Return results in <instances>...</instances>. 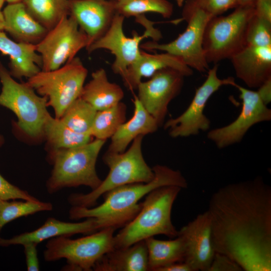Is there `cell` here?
I'll list each match as a JSON object with an SVG mask.
<instances>
[{
  "mask_svg": "<svg viewBox=\"0 0 271 271\" xmlns=\"http://www.w3.org/2000/svg\"><path fill=\"white\" fill-rule=\"evenodd\" d=\"M207 211L215 252L242 270H271V187L261 177L221 187Z\"/></svg>",
  "mask_w": 271,
  "mask_h": 271,
  "instance_id": "cell-1",
  "label": "cell"
},
{
  "mask_svg": "<svg viewBox=\"0 0 271 271\" xmlns=\"http://www.w3.org/2000/svg\"><path fill=\"white\" fill-rule=\"evenodd\" d=\"M88 74L79 58L75 57L54 70H41L28 79L27 83L37 94L47 98V106L60 118L66 109L80 96Z\"/></svg>",
  "mask_w": 271,
  "mask_h": 271,
  "instance_id": "cell-8",
  "label": "cell"
},
{
  "mask_svg": "<svg viewBox=\"0 0 271 271\" xmlns=\"http://www.w3.org/2000/svg\"><path fill=\"white\" fill-rule=\"evenodd\" d=\"M0 51L10 57L9 71L13 77L29 79L41 70V57L35 45L13 41L0 31Z\"/></svg>",
  "mask_w": 271,
  "mask_h": 271,
  "instance_id": "cell-21",
  "label": "cell"
},
{
  "mask_svg": "<svg viewBox=\"0 0 271 271\" xmlns=\"http://www.w3.org/2000/svg\"><path fill=\"white\" fill-rule=\"evenodd\" d=\"M143 136L132 142L126 151L120 153L106 152L102 160L109 168V173L96 189L86 194L73 193L68 198L72 206L90 208L96 204L98 198L117 187L137 183H148L155 176L153 169L146 162L142 153Z\"/></svg>",
  "mask_w": 271,
  "mask_h": 271,
  "instance_id": "cell-5",
  "label": "cell"
},
{
  "mask_svg": "<svg viewBox=\"0 0 271 271\" xmlns=\"http://www.w3.org/2000/svg\"><path fill=\"white\" fill-rule=\"evenodd\" d=\"M254 14L271 22V0H255Z\"/></svg>",
  "mask_w": 271,
  "mask_h": 271,
  "instance_id": "cell-38",
  "label": "cell"
},
{
  "mask_svg": "<svg viewBox=\"0 0 271 271\" xmlns=\"http://www.w3.org/2000/svg\"><path fill=\"white\" fill-rule=\"evenodd\" d=\"M105 142L95 139L80 147L49 151L48 159L53 169L46 182L48 193L80 186L92 190L98 187L102 180L97 174L96 163Z\"/></svg>",
  "mask_w": 271,
  "mask_h": 271,
  "instance_id": "cell-4",
  "label": "cell"
},
{
  "mask_svg": "<svg viewBox=\"0 0 271 271\" xmlns=\"http://www.w3.org/2000/svg\"><path fill=\"white\" fill-rule=\"evenodd\" d=\"M5 28L4 17L2 11H0V31H3Z\"/></svg>",
  "mask_w": 271,
  "mask_h": 271,
  "instance_id": "cell-42",
  "label": "cell"
},
{
  "mask_svg": "<svg viewBox=\"0 0 271 271\" xmlns=\"http://www.w3.org/2000/svg\"><path fill=\"white\" fill-rule=\"evenodd\" d=\"M0 199L35 201L38 199L27 191L11 184L0 174Z\"/></svg>",
  "mask_w": 271,
  "mask_h": 271,
  "instance_id": "cell-35",
  "label": "cell"
},
{
  "mask_svg": "<svg viewBox=\"0 0 271 271\" xmlns=\"http://www.w3.org/2000/svg\"><path fill=\"white\" fill-rule=\"evenodd\" d=\"M175 1L178 6L179 7H181L182 6H183L185 2V0H175Z\"/></svg>",
  "mask_w": 271,
  "mask_h": 271,
  "instance_id": "cell-43",
  "label": "cell"
},
{
  "mask_svg": "<svg viewBox=\"0 0 271 271\" xmlns=\"http://www.w3.org/2000/svg\"><path fill=\"white\" fill-rule=\"evenodd\" d=\"M170 68L180 72L184 76L193 74L192 69L180 58L169 53H148L141 50L138 58L120 75L125 87L137 89L143 77H151L157 71Z\"/></svg>",
  "mask_w": 271,
  "mask_h": 271,
  "instance_id": "cell-20",
  "label": "cell"
},
{
  "mask_svg": "<svg viewBox=\"0 0 271 271\" xmlns=\"http://www.w3.org/2000/svg\"><path fill=\"white\" fill-rule=\"evenodd\" d=\"M155 176L148 183H137L123 185L104 194L103 202L94 208L72 206L69 218L78 220L95 218L99 230L123 227L131 220L141 208L139 201L154 189L164 186L187 188L186 179L179 170L165 165H156L153 168Z\"/></svg>",
  "mask_w": 271,
  "mask_h": 271,
  "instance_id": "cell-2",
  "label": "cell"
},
{
  "mask_svg": "<svg viewBox=\"0 0 271 271\" xmlns=\"http://www.w3.org/2000/svg\"><path fill=\"white\" fill-rule=\"evenodd\" d=\"M181 189L164 186L149 193L136 216L114 236V248L126 247L158 234L177 237L178 231L172 222L171 211Z\"/></svg>",
  "mask_w": 271,
  "mask_h": 271,
  "instance_id": "cell-3",
  "label": "cell"
},
{
  "mask_svg": "<svg viewBox=\"0 0 271 271\" xmlns=\"http://www.w3.org/2000/svg\"><path fill=\"white\" fill-rule=\"evenodd\" d=\"M0 81V105L16 115L15 127L31 139L44 138V123L49 113L47 98L38 95L26 82H17L1 62Z\"/></svg>",
  "mask_w": 271,
  "mask_h": 271,
  "instance_id": "cell-6",
  "label": "cell"
},
{
  "mask_svg": "<svg viewBox=\"0 0 271 271\" xmlns=\"http://www.w3.org/2000/svg\"><path fill=\"white\" fill-rule=\"evenodd\" d=\"M93 270H149L148 250L145 240L137 242L126 247L113 249L96 262Z\"/></svg>",
  "mask_w": 271,
  "mask_h": 271,
  "instance_id": "cell-23",
  "label": "cell"
},
{
  "mask_svg": "<svg viewBox=\"0 0 271 271\" xmlns=\"http://www.w3.org/2000/svg\"><path fill=\"white\" fill-rule=\"evenodd\" d=\"M5 143V139L4 137L0 134V147H1Z\"/></svg>",
  "mask_w": 271,
  "mask_h": 271,
  "instance_id": "cell-45",
  "label": "cell"
},
{
  "mask_svg": "<svg viewBox=\"0 0 271 271\" xmlns=\"http://www.w3.org/2000/svg\"><path fill=\"white\" fill-rule=\"evenodd\" d=\"M218 65L209 69L207 78L197 88L187 108L179 116L168 120L164 124L169 135L174 138L187 137L206 131L210 127V121L204 113L210 97L223 85H231L235 82L234 78L220 79L217 75Z\"/></svg>",
  "mask_w": 271,
  "mask_h": 271,
  "instance_id": "cell-13",
  "label": "cell"
},
{
  "mask_svg": "<svg viewBox=\"0 0 271 271\" xmlns=\"http://www.w3.org/2000/svg\"><path fill=\"white\" fill-rule=\"evenodd\" d=\"M91 77L84 85L80 98L97 111L108 108L120 102L124 92L120 86L108 80L104 69L100 68L93 72Z\"/></svg>",
  "mask_w": 271,
  "mask_h": 271,
  "instance_id": "cell-25",
  "label": "cell"
},
{
  "mask_svg": "<svg viewBox=\"0 0 271 271\" xmlns=\"http://www.w3.org/2000/svg\"><path fill=\"white\" fill-rule=\"evenodd\" d=\"M240 6L254 5L255 0H238Z\"/></svg>",
  "mask_w": 271,
  "mask_h": 271,
  "instance_id": "cell-41",
  "label": "cell"
},
{
  "mask_svg": "<svg viewBox=\"0 0 271 271\" xmlns=\"http://www.w3.org/2000/svg\"><path fill=\"white\" fill-rule=\"evenodd\" d=\"M126 106L121 101L108 108L98 110L90 133L96 139L105 140L111 138L125 121Z\"/></svg>",
  "mask_w": 271,
  "mask_h": 271,
  "instance_id": "cell-29",
  "label": "cell"
},
{
  "mask_svg": "<svg viewBox=\"0 0 271 271\" xmlns=\"http://www.w3.org/2000/svg\"><path fill=\"white\" fill-rule=\"evenodd\" d=\"M148 250V270L158 271L165 266L184 261L185 244L182 237L178 234L173 239L162 240L153 237L145 240Z\"/></svg>",
  "mask_w": 271,
  "mask_h": 271,
  "instance_id": "cell-26",
  "label": "cell"
},
{
  "mask_svg": "<svg viewBox=\"0 0 271 271\" xmlns=\"http://www.w3.org/2000/svg\"><path fill=\"white\" fill-rule=\"evenodd\" d=\"M263 103L267 105L271 101V78L265 81L257 91Z\"/></svg>",
  "mask_w": 271,
  "mask_h": 271,
  "instance_id": "cell-39",
  "label": "cell"
},
{
  "mask_svg": "<svg viewBox=\"0 0 271 271\" xmlns=\"http://www.w3.org/2000/svg\"><path fill=\"white\" fill-rule=\"evenodd\" d=\"M96 112L92 105L79 97L70 104L59 119L75 132L90 134Z\"/></svg>",
  "mask_w": 271,
  "mask_h": 271,
  "instance_id": "cell-31",
  "label": "cell"
},
{
  "mask_svg": "<svg viewBox=\"0 0 271 271\" xmlns=\"http://www.w3.org/2000/svg\"><path fill=\"white\" fill-rule=\"evenodd\" d=\"M22 0H6V2H8V4H13L16 3L21 2Z\"/></svg>",
  "mask_w": 271,
  "mask_h": 271,
  "instance_id": "cell-44",
  "label": "cell"
},
{
  "mask_svg": "<svg viewBox=\"0 0 271 271\" xmlns=\"http://www.w3.org/2000/svg\"><path fill=\"white\" fill-rule=\"evenodd\" d=\"M232 86L240 92L242 100L240 113L230 123L212 129L207 133L208 139L219 149L240 142L252 126L271 120V109L263 103L257 91L247 89L235 82Z\"/></svg>",
  "mask_w": 271,
  "mask_h": 271,
  "instance_id": "cell-14",
  "label": "cell"
},
{
  "mask_svg": "<svg viewBox=\"0 0 271 271\" xmlns=\"http://www.w3.org/2000/svg\"><path fill=\"white\" fill-rule=\"evenodd\" d=\"M182 19L187 23L186 30L173 41L159 44L149 41L140 47L149 51L160 50L180 58L188 66L201 73L209 70L203 48L204 33L207 24L213 18L188 0L184 5Z\"/></svg>",
  "mask_w": 271,
  "mask_h": 271,
  "instance_id": "cell-10",
  "label": "cell"
},
{
  "mask_svg": "<svg viewBox=\"0 0 271 271\" xmlns=\"http://www.w3.org/2000/svg\"><path fill=\"white\" fill-rule=\"evenodd\" d=\"M245 45L257 47L271 46V22L254 14L247 25Z\"/></svg>",
  "mask_w": 271,
  "mask_h": 271,
  "instance_id": "cell-33",
  "label": "cell"
},
{
  "mask_svg": "<svg viewBox=\"0 0 271 271\" xmlns=\"http://www.w3.org/2000/svg\"><path fill=\"white\" fill-rule=\"evenodd\" d=\"M21 200L0 199V233L6 224L17 218L53 209V205L50 202L39 200Z\"/></svg>",
  "mask_w": 271,
  "mask_h": 271,
  "instance_id": "cell-32",
  "label": "cell"
},
{
  "mask_svg": "<svg viewBox=\"0 0 271 271\" xmlns=\"http://www.w3.org/2000/svg\"><path fill=\"white\" fill-rule=\"evenodd\" d=\"M37 245V244L32 242L27 243L23 245L24 247L27 269L28 271L39 270Z\"/></svg>",
  "mask_w": 271,
  "mask_h": 271,
  "instance_id": "cell-37",
  "label": "cell"
},
{
  "mask_svg": "<svg viewBox=\"0 0 271 271\" xmlns=\"http://www.w3.org/2000/svg\"><path fill=\"white\" fill-rule=\"evenodd\" d=\"M185 76L179 71L167 68L156 72L138 86L137 96L159 126L164 124L170 102L180 92Z\"/></svg>",
  "mask_w": 271,
  "mask_h": 271,
  "instance_id": "cell-15",
  "label": "cell"
},
{
  "mask_svg": "<svg viewBox=\"0 0 271 271\" xmlns=\"http://www.w3.org/2000/svg\"><path fill=\"white\" fill-rule=\"evenodd\" d=\"M28 13L48 31L69 16V0H22Z\"/></svg>",
  "mask_w": 271,
  "mask_h": 271,
  "instance_id": "cell-28",
  "label": "cell"
},
{
  "mask_svg": "<svg viewBox=\"0 0 271 271\" xmlns=\"http://www.w3.org/2000/svg\"><path fill=\"white\" fill-rule=\"evenodd\" d=\"M6 0H0V11H2V7Z\"/></svg>",
  "mask_w": 271,
  "mask_h": 271,
  "instance_id": "cell-46",
  "label": "cell"
},
{
  "mask_svg": "<svg viewBox=\"0 0 271 271\" xmlns=\"http://www.w3.org/2000/svg\"><path fill=\"white\" fill-rule=\"evenodd\" d=\"M2 12L4 30L17 42L36 45L49 31L28 13L22 2L8 4Z\"/></svg>",
  "mask_w": 271,
  "mask_h": 271,
  "instance_id": "cell-22",
  "label": "cell"
},
{
  "mask_svg": "<svg viewBox=\"0 0 271 271\" xmlns=\"http://www.w3.org/2000/svg\"><path fill=\"white\" fill-rule=\"evenodd\" d=\"M197 7L213 17L240 6L238 0H191Z\"/></svg>",
  "mask_w": 271,
  "mask_h": 271,
  "instance_id": "cell-34",
  "label": "cell"
},
{
  "mask_svg": "<svg viewBox=\"0 0 271 271\" xmlns=\"http://www.w3.org/2000/svg\"><path fill=\"white\" fill-rule=\"evenodd\" d=\"M132 117L122 123L111 138L106 152H124L128 145L139 136L156 132L159 127L154 118L145 109L136 96Z\"/></svg>",
  "mask_w": 271,
  "mask_h": 271,
  "instance_id": "cell-24",
  "label": "cell"
},
{
  "mask_svg": "<svg viewBox=\"0 0 271 271\" xmlns=\"http://www.w3.org/2000/svg\"><path fill=\"white\" fill-rule=\"evenodd\" d=\"M230 59L236 76L249 88L271 78V46H246Z\"/></svg>",
  "mask_w": 271,
  "mask_h": 271,
  "instance_id": "cell-18",
  "label": "cell"
},
{
  "mask_svg": "<svg viewBox=\"0 0 271 271\" xmlns=\"http://www.w3.org/2000/svg\"><path fill=\"white\" fill-rule=\"evenodd\" d=\"M240 265L224 254L215 252L208 271H241Z\"/></svg>",
  "mask_w": 271,
  "mask_h": 271,
  "instance_id": "cell-36",
  "label": "cell"
},
{
  "mask_svg": "<svg viewBox=\"0 0 271 271\" xmlns=\"http://www.w3.org/2000/svg\"><path fill=\"white\" fill-rule=\"evenodd\" d=\"M124 18L116 13L105 34L86 48L89 54L98 49L109 50L115 57L112 70L120 75L140 55V44L144 39L151 37L154 41L157 42L162 37L161 32L154 27V23L146 19L144 15L136 17V21L145 27V32L139 35L134 32L132 37H126L123 30Z\"/></svg>",
  "mask_w": 271,
  "mask_h": 271,
  "instance_id": "cell-11",
  "label": "cell"
},
{
  "mask_svg": "<svg viewBox=\"0 0 271 271\" xmlns=\"http://www.w3.org/2000/svg\"><path fill=\"white\" fill-rule=\"evenodd\" d=\"M116 13L124 18L138 17L153 12L169 18L173 13V4L168 0H113Z\"/></svg>",
  "mask_w": 271,
  "mask_h": 271,
  "instance_id": "cell-30",
  "label": "cell"
},
{
  "mask_svg": "<svg viewBox=\"0 0 271 271\" xmlns=\"http://www.w3.org/2000/svg\"><path fill=\"white\" fill-rule=\"evenodd\" d=\"M254 14V5L239 6L228 15L216 16L210 20L203 41L208 63L230 59L246 46V31Z\"/></svg>",
  "mask_w": 271,
  "mask_h": 271,
  "instance_id": "cell-9",
  "label": "cell"
},
{
  "mask_svg": "<svg viewBox=\"0 0 271 271\" xmlns=\"http://www.w3.org/2000/svg\"><path fill=\"white\" fill-rule=\"evenodd\" d=\"M44 138L47 141L49 151L80 147L89 143L92 139L89 133L72 130L60 119L52 117L49 113L44 123Z\"/></svg>",
  "mask_w": 271,
  "mask_h": 271,
  "instance_id": "cell-27",
  "label": "cell"
},
{
  "mask_svg": "<svg viewBox=\"0 0 271 271\" xmlns=\"http://www.w3.org/2000/svg\"><path fill=\"white\" fill-rule=\"evenodd\" d=\"M115 229L105 228L75 239L63 236L51 238L46 245L44 259L46 261L66 259L64 270H93L96 262L114 248Z\"/></svg>",
  "mask_w": 271,
  "mask_h": 271,
  "instance_id": "cell-7",
  "label": "cell"
},
{
  "mask_svg": "<svg viewBox=\"0 0 271 271\" xmlns=\"http://www.w3.org/2000/svg\"><path fill=\"white\" fill-rule=\"evenodd\" d=\"M158 271H192V269L186 262L180 261L162 267Z\"/></svg>",
  "mask_w": 271,
  "mask_h": 271,
  "instance_id": "cell-40",
  "label": "cell"
},
{
  "mask_svg": "<svg viewBox=\"0 0 271 271\" xmlns=\"http://www.w3.org/2000/svg\"><path fill=\"white\" fill-rule=\"evenodd\" d=\"M98 230L99 228L95 218H87L80 222H69L50 217L34 231L24 232L10 239L0 237V246L23 245L29 242L38 244L45 240L58 236L69 237L79 233L89 234Z\"/></svg>",
  "mask_w": 271,
  "mask_h": 271,
  "instance_id": "cell-19",
  "label": "cell"
},
{
  "mask_svg": "<svg viewBox=\"0 0 271 271\" xmlns=\"http://www.w3.org/2000/svg\"><path fill=\"white\" fill-rule=\"evenodd\" d=\"M178 234L184 242V261L192 271H208L215 253L211 241V222L208 211L198 214L182 227Z\"/></svg>",
  "mask_w": 271,
  "mask_h": 271,
  "instance_id": "cell-16",
  "label": "cell"
},
{
  "mask_svg": "<svg viewBox=\"0 0 271 271\" xmlns=\"http://www.w3.org/2000/svg\"><path fill=\"white\" fill-rule=\"evenodd\" d=\"M115 14L113 0H69V16L86 35L89 46L105 34Z\"/></svg>",
  "mask_w": 271,
  "mask_h": 271,
  "instance_id": "cell-17",
  "label": "cell"
},
{
  "mask_svg": "<svg viewBox=\"0 0 271 271\" xmlns=\"http://www.w3.org/2000/svg\"><path fill=\"white\" fill-rule=\"evenodd\" d=\"M89 44L86 35L76 21L71 16L64 17L36 45V50L42 59L41 70L59 68Z\"/></svg>",
  "mask_w": 271,
  "mask_h": 271,
  "instance_id": "cell-12",
  "label": "cell"
}]
</instances>
